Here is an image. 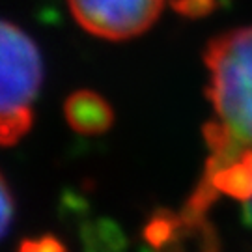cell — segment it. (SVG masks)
Returning <instances> with one entry per match:
<instances>
[{"instance_id": "obj_3", "label": "cell", "mask_w": 252, "mask_h": 252, "mask_svg": "<svg viewBox=\"0 0 252 252\" xmlns=\"http://www.w3.org/2000/svg\"><path fill=\"white\" fill-rule=\"evenodd\" d=\"M84 30L105 39H129L144 34L161 15L164 0H67Z\"/></svg>"}, {"instance_id": "obj_5", "label": "cell", "mask_w": 252, "mask_h": 252, "mask_svg": "<svg viewBox=\"0 0 252 252\" xmlns=\"http://www.w3.org/2000/svg\"><path fill=\"white\" fill-rule=\"evenodd\" d=\"M34 122L32 108L0 112V146L15 144L21 136L28 133Z\"/></svg>"}, {"instance_id": "obj_2", "label": "cell", "mask_w": 252, "mask_h": 252, "mask_svg": "<svg viewBox=\"0 0 252 252\" xmlns=\"http://www.w3.org/2000/svg\"><path fill=\"white\" fill-rule=\"evenodd\" d=\"M41 81L43 63L36 43L15 25L0 21V112L32 108Z\"/></svg>"}, {"instance_id": "obj_6", "label": "cell", "mask_w": 252, "mask_h": 252, "mask_svg": "<svg viewBox=\"0 0 252 252\" xmlns=\"http://www.w3.org/2000/svg\"><path fill=\"white\" fill-rule=\"evenodd\" d=\"M13 211H15V206H13L11 190H9L6 180L0 176V239L6 235V232L11 226Z\"/></svg>"}, {"instance_id": "obj_1", "label": "cell", "mask_w": 252, "mask_h": 252, "mask_svg": "<svg viewBox=\"0 0 252 252\" xmlns=\"http://www.w3.org/2000/svg\"><path fill=\"white\" fill-rule=\"evenodd\" d=\"M215 122L206 129L211 159L252 152V27L215 37L206 51Z\"/></svg>"}, {"instance_id": "obj_7", "label": "cell", "mask_w": 252, "mask_h": 252, "mask_svg": "<svg viewBox=\"0 0 252 252\" xmlns=\"http://www.w3.org/2000/svg\"><path fill=\"white\" fill-rule=\"evenodd\" d=\"M23 252H62V249H60V245H56L54 241H49V243H37L25 247Z\"/></svg>"}, {"instance_id": "obj_4", "label": "cell", "mask_w": 252, "mask_h": 252, "mask_svg": "<svg viewBox=\"0 0 252 252\" xmlns=\"http://www.w3.org/2000/svg\"><path fill=\"white\" fill-rule=\"evenodd\" d=\"M63 114L67 124L81 135H99L112 126V108L107 101L95 92L81 90L71 94L65 105Z\"/></svg>"}]
</instances>
